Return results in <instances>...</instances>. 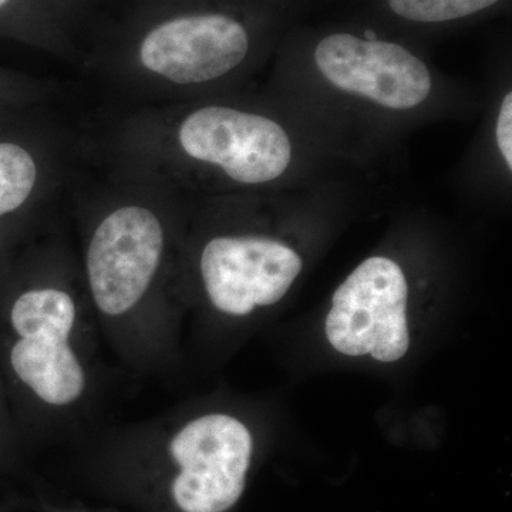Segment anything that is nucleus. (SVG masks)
I'll return each mask as SVG.
<instances>
[{
    "mask_svg": "<svg viewBox=\"0 0 512 512\" xmlns=\"http://www.w3.org/2000/svg\"><path fill=\"white\" fill-rule=\"evenodd\" d=\"M124 148L140 165L141 177L191 165L241 187L284 177L293 154L291 137L281 123L228 104H201L138 121L127 131Z\"/></svg>",
    "mask_w": 512,
    "mask_h": 512,
    "instance_id": "2",
    "label": "nucleus"
},
{
    "mask_svg": "<svg viewBox=\"0 0 512 512\" xmlns=\"http://www.w3.org/2000/svg\"><path fill=\"white\" fill-rule=\"evenodd\" d=\"M495 138L498 150L504 158L508 170H512V93L505 94L500 111H498L497 124H495Z\"/></svg>",
    "mask_w": 512,
    "mask_h": 512,
    "instance_id": "14",
    "label": "nucleus"
},
{
    "mask_svg": "<svg viewBox=\"0 0 512 512\" xmlns=\"http://www.w3.org/2000/svg\"><path fill=\"white\" fill-rule=\"evenodd\" d=\"M50 8L62 22L64 28L73 37L83 26H94V22L103 23L106 12L121 8L126 0H46Z\"/></svg>",
    "mask_w": 512,
    "mask_h": 512,
    "instance_id": "13",
    "label": "nucleus"
},
{
    "mask_svg": "<svg viewBox=\"0 0 512 512\" xmlns=\"http://www.w3.org/2000/svg\"><path fill=\"white\" fill-rule=\"evenodd\" d=\"M49 180L45 150L23 137H0V222L28 210Z\"/></svg>",
    "mask_w": 512,
    "mask_h": 512,
    "instance_id": "10",
    "label": "nucleus"
},
{
    "mask_svg": "<svg viewBox=\"0 0 512 512\" xmlns=\"http://www.w3.org/2000/svg\"><path fill=\"white\" fill-rule=\"evenodd\" d=\"M77 308L73 296L57 286H28L6 306L10 338L67 340L72 336Z\"/></svg>",
    "mask_w": 512,
    "mask_h": 512,
    "instance_id": "9",
    "label": "nucleus"
},
{
    "mask_svg": "<svg viewBox=\"0 0 512 512\" xmlns=\"http://www.w3.org/2000/svg\"><path fill=\"white\" fill-rule=\"evenodd\" d=\"M320 76L340 92L387 110L421 106L431 93V73L412 49L372 30L336 29L309 42Z\"/></svg>",
    "mask_w": 512,
    "mask_h": 512,
    "instance_id": "4",
    "label": "nucleus"
},
{
    "mask_svg": "<svg viewBox=\"0 0 512 512\" xmlns=\"http://www.w3.org/2000/svg\"><path fill=\"white\" fill-rule=\"evenodd\" d=\"M0 33L57 55L72 53L74 47L46 0H0Z\"/></svg>",
    "mask_w": 512,
    "mask_h": 512,
    "instance_id": "11",
    "label": "nucleus"
},
{
    "mask_svg": "<svg viewBox=\"0 0 512 512\" xmlns=\"http://www.w3.org/2000/svg\"><path fill=\"white\" fill-rule=\"evenodd\" d=\"M302 266L298 252L282 242L238 235L211 238L198 262L208 299L229 316H247L282 301Z\"/></svg>",
    "mask_w": 512,
    "mask_h": 512,
    "instance_id": "7",
    "label": "nucleus"
},
{
    "mask_svg": "<svg viewBox=\"0 0 512 512\" xmlns=\"http://www.w3.org/2000/svg\"><path fill=\"white\" fill-rule=\"evenodd\" d=\"M406 276L392 259L372 256L336 289L325 332L333 349L346 356L370 355L393 363L410 348Z\"/></svg>",
    "mask_w": 512,
    "mask_h": 512,
    "instance_id": "5",
    "label": "nucleus"
},
{
    "mask_svg": "<svg viewBox=\"0 0 512 512\" xmlns=\"http://www.w3.org/2000/svg\"><path fill=\"white\" fill-rule=\"evenodd\" d=\"M100 211L84 252V274L94 305L119 318L143 301L163 269L167 225L161 184L137 177Z\"/></svg>",
    "mask_w": 512,
    "mask_h": 512,
    "instance_id": "3",
    "label": "nucleus"
},
{
    "mask_svg": "<svg viewBox=\"0 0 512 512\" xmlns=\"http://www.w3.org/2000/svg\"><path fill=\"white\" fill-rule=\"evenodd\" d=\"M2 247H3V237H2V234H0V251H2Z\"/></svg>",
    "mask_w": 512,
    "mask_h": 512,
    "instance_id": "15",
    "label": "nucleus"
},
{
    "mask_svg": "<svg viewBox=\"0 0 512 512\" xmlns=\"http://www.w3.org/2000/svg\"><path fill=\"white\" fill-rule=\"evenodd\" d=\"M6 362L13 377L50 406H69L86 387L83 365L67 340L10 338Z\"/></svg>",
    "mask_w": 512,
    "mask_h": 512,
    "instance_id": "8",
    "label": "nucleus"
},
{
    "mask_svg": "<svg viewBox=\"0 0 512 512\" xmlns=\"http://www.w3.org/2000/svg\"><path fill=\"white\" fill-rule=\"evenodd\" d=\"M284 0H126L101 26L99 55L116 76L156 93L228 79L268 45Z\"/></svg>",
    "mask_w": 512,
    "mask_h": 512,
    "instance_id": "1",
    "label": "nucleus"
},
{
    "mask_svg": "<svg viewBox=\"0 0 512 512\" xmlns=\"http://www.w3.org/2000/svg\"><path fill=\"white\" fill-rule=\"evenodd\" d=\"M0 406H2V387H0Z\"/></svg>",
    "mask_w": 512,
    "mask_h": 512,
    "instance_id": "16",
    "label": "nucleus"
},
{
    "mask_svg": "<svg viewBox=\"0 0 512 512\" xmlns=\"http://www.w3.org/2000/svg\"><path fill=\"white\" fill-rule=\"evenodd\" d=\"M507 0H376L380 12L409 28H443L480 18Z\"/></svg>",
    "mask_w": 512,
    "mask_h": 512,
    "instance_id": "12",
    "label": "nucleus"
},
{
    "mask_svg": "<svg viewBox=\"0 0 512 512\" xmlns=\"http://www.w3.org/2000/svg\"><path fill=\"white\" fill-rule=\"evenodd\" d=\"M252 436L228 414H207L185 424L170 444L180 467L171 493L183 512H225L244 493Z\"/></svg>",
    "mask_w": 512,
    "mask_h": 512,
    "instance_id": "6",
    "label": "nucleus"
}]
</instances>
